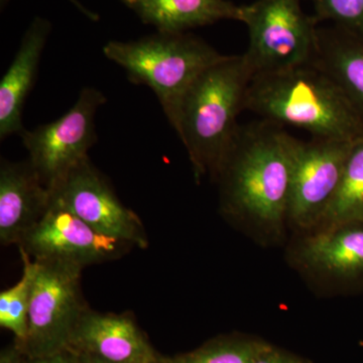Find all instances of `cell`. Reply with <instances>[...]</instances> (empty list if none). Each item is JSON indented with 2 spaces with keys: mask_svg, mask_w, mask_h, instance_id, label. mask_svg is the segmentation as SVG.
Returning a JSON list of instances; mask_svg holds the SVG:
<instances>
[{
  "mask_svg": "<svg viewBox=\"0 0 363 363\" xmlns=\"http://www.w3.org/2000/svg\"><path fill=\"white\" fill-rule=\"evenodd\" d=\"M214 182L224 220L262 247L285 242L291 160L279 124L238 125Z\"/></svg>",
  "mask_w": 363,
  "mask_h": 363,
  "instance_id": "1",
  "label": "cell"
},
{
  "mask_svg": "<svg viewBox=\"0 0 363 363\" xmlns=\"http://www.w3.org/2000/svg\"><path fill=\"white\" fill-rule=\"evenodd\" d=\"M252 77L243 55L225 56L203 72L166 114L187 150L196 183L215 181Z\"/></svg>",
  "mask_w": 363,
  "mask_h": 363,
  "instance_id": "2",
  "label": "cell"
},
{
  "mask_svg": "<svg viewBox=\"0 0 363 363\" xmlns=\"http://www.w3.org/2000/svg\"><path fill=\"white\" fill-rule=\"evenodd\" d=\"M243 108L314 138L347 142L363 138L362 117L335 81L313 63L253 76Z\"/></svg>",
  "mask_w": 363,
  "mask_h": 363,
  "instance_id": "3",
  "label": "cell"
},
{
  "mask_svg": "<svg viewBox=\"0 0 363 363\" xmlns=\"http://www.w3.org/2000/svg\"><path fill=\"white\" fill-rule=\"evenodd\" d=\"M104 54L124 69L131 83L154 91L164 114L203 72L225 58L187 33L157 32L130 42L111 40Z\"/></svg>",
  "mask_w": 363,
  "mask_h": 363,
  "instance_id": "4",
  "label": "cell"
},
{
  "mask_svg": "<svg viewBox=\"0 0 363 363\" xmlns=\"http://www.w3.org/2000/svg\"><path fill=\"white\" fill-rule=\"evenodd\" d=\"M35 262L28 333L23 343L16 344L28 358L69 350L74 330L88 308L81 290L83 267L58 260Z\"/></svg>",
  "mask_w": 363,
  "mask_h": 363,
  "instance_id": "5",
  "label": "cell"
},
{
  "mask_svg": "<svg viewBox=\"0 0 363 363\" xmlns=\"http://www.w3.org/2000/svg\"><path fill=\"white\" fill-rule=\"evenodd\" d=\"M285 259L319 296L359 292L363 290V221L293 234Z\"/></svg>",
  "mask_w": 363,
  "mask_h": 363,
  "instance_id": "6",
  "label": "cell"
},
{
  "mask_svg": "<svg viewBox=\"0 0 363 363\" xmlns=\"http://www.w3.org/2000/svg\"><path fill=\"white\" fill-rule=\"evenodd\" d=\"M241 23L250 35L243 56L253 76L311 63L316 55L317 21L305 14L300 0H257L242 6Z\"/></svg>",
  "mask_w": 363,
  "mask_h": 363,
  "instance_id": "7",
  "label": "cell"
},
{
  "mask_svg": "<svg viewBox=\"0 0 363 363\" xmlns=\"http://www.w3.org/2000/svg\"><path fill=\"white\" fill-rule=\"evenodd\" d=\"M353 143L321 138L306 142L286 133L291 160L288 228L293 234L313 230L323 218Z\"/></svg>",
  "mask_w": 363,
  "mask_h": 363,
  "instance_id": "8",
  "label": "cell"
},
{
  "mask_svg": "<svg viewBox=\"0 0 363 363\" xmlns=\"http://www.w3.org/2000/svg\"><path fill=\"white\" fill-rule=\"evenodd\" d=\"M105 102L101 91L83 88L77 102L63 116L20 135L28 161L50 191L89 157L88 150L97 140L95 116Z\"/></svg>",
  "mask_w": 363,
  "mask_h": 363,
  "instance_id": "9",
  "label": "cell"
},
{
  "mask_svg": "<svg viewBox=\"0 0 363 363\" xmlns=\"http://www.w3.org/2000/svg\"><path fill=\"white\" fill-rule=\"evenodd\" d=\"M52 199L98 233L118 238L135 247H149L142 219L117 197L106 177L89 157L72 169L51 190Z\"/></svg>",
  "mask_w": 363,
  "mask_h": 363,
  "instance_id": "10",
  "label": "cell"
},
{
  "mask_svg": "<svg viewBox=\"0 0 363 363\" xmlns=\"http://www.w3.org/2000/svg\"><path fill=\"white\" fill-rule=\"evenodd\" d=\"M133 245L98 233L52 199L51 206L18 248L33 260H58L83 267L121 259Z\"/></svg>",
  "mask_w": 363,
  "mask_h": 363,
  "instance_id": "11",
  "label": "cell"
},
{
  "mask_svg": "<svg viewBox=\"0 0 363 363\" xmlns=\"http://www.w3.org/2000/svg\"><path fill=\"white\" fill-rule=\"evenodd\" d=\"M69 350L111 363H159L161 358L133 318L89 307L79 320Z\"/></svg>",
  "mask_w": 363,
  "mask_h": 363,
  "instance_id": "12",
  "label": "cell"
},
{
  "mask_svg": "<svg viewBox=\"0 0 363 363\" xmlns=\"http://www.w3.org/2000/svg\"><path fill=\"white\" fill-rule=\"evenodd\" d=\"M52 194L26 160L0 162V242L20 245L51 206Z\"/></svg>",
  "mask_w": 363,
  "mask_h": 363,
  "instance_id": "13",
  "label": "cell"
},
{
  "mask_svg": "<svg viewBox=\"0 0 363 363\" xmlns=\"http://www.w3.org/2000/svg\"><path fill=\"white\" fill-rule=\"evenodd\" d=\"M52 25L44 18L32 21L11 66L0 81V138L21 135L26 128L23 111L26 98L37 80L40 61L51 33Z\"/></svg>",
  "mask_w": 363,
  "mask_h": 363,
  "instance_id": "14",
  "label": "cell"
},
{
  "mask_svg": "<svg viewBox=\"0 0 363 363\" xmlns=\"http://www.w3.org/2000/svg\"><path fill=\"white\" fill-rule=\"evenodd\" d=\"M157 32L186 33L222 20L241 21L242 6L229 0H121Z\"/></svg>",
  "mask_w": 363,
  "mask_h": 363,
  "instance_id": "15",
  "label": "cell"
},
{
  "mask_svg": "<svg viewBox=\"0 0 363 363\" xmlns=\"http://www.w3.org/2000/svg\"><path fill=\"white\" fill-rule=\"evenodd\" d=\"M311 63L335 81L363 121V35L337 26L318 28Z\"/></svg>",
  "mask_w": 363,
  "mask_h": 363,
  "instance_id": "16",
  "label": "cell"
},
{
  "mask_svg": "<svg viewBox=\"0 0 363 363\" xmlns=\"http://www.w3.org/2000/svg\"><path fill=\"white\" fill-rule=\"evenodd\" d=\"M363 221V138L351 147L337 191L316 228Z\"/></svg>",
  "mask_w": 363,
  "mask_h": 363,
  "instance_id": "17",
  "label": "cell"
},
{
  "mask_svg": "<svg viewBox=\"0 0 363 363\" xmlns=\"http://www.w3.org/2000/svg\"><path fill=\"white\" fill-rule=\"evenodd\" d=\"M20 253L23 276L16 285L0 293V326L13 333L16 344L23 343L28 333V306L37 269L35 260L23 250Z\"/></svg>",
  "mask_w": 363,
  "mask_h": 363,
  "instance_id": "18",
  "label": "cell"
},
{
  "mask_svg": "<svg viewBox=\"0 0 363 363\" xmlns=\"http://www.w3.org/2000/svg\"><path fill=\"white\" fill-rule=\"evenodd\" d=\"M262 341L229 338L173 359L175 363H252Z\"/></svg>",
  "mask_w": 363,
  "mask_h": 363,
  "instance_id": "19",
  "label": "cell"
},
{
  "mask_svg": "<svg viewBox=\"0 0 363 363\" xmlns=\"http://www.w3.org/2000/svg\"><path fill=\"white\" fill-rule=\"evenodd\" d=\"M315 20L328 21L347 32L363 35V0H312Z\"/></svg>",
  "mask_w": 363,
  "mask_h": 363,
  "instance_id": "20",
  "label": "cell"
},
{
  "mask_svg": "<svg viewBox=\"0 0 363 363\" xmlns=\"http://www.w3.org/2000/svg\"><path fill=\"white\" fill-rule=\"evenodd\" d=\"M252 363H307L304 360L274 347L266 342L260 343Z\"/></svg>",
  "mask_w": 363,
  "mask_h": 363,
  "instance_id": "21",
  "label": "cell"
},
{
  "mask_svg": "<svg viewBox=\"0 0 363 363\" xmlns=\"http://www.w3.org/2000/svg\"><path fill=\"white\" fill-rule=\"evenodd\" d=\"M26 363H83L81 357L73 351L67 350L48 357H26Z\"/></svg>",
  "mask_w": 363,
  "mask_h": 363,
  "instance_id": "22",
  "label": "cell"
},
{
  "mask_svg": "<svg viewBox=\"0 0 363 363\" xmlns=\"http://www.w3.org/2000/svg\"><path fill=\"white\" fill-rule=\"evenodd\" d=\"M9 1V0H0V2H1V6H6V2ZM69 1L71 2L72 4H73L74 6L76 7V9H78L79 11H81L86 18H89L90 21H99V16H98L97 13H93V11H91L90 9H88L87 7L83 6L81 2H79L78 0H69Z\"/></svg>",
  "mask_w": 363,
  "mask_h": 363,
  "instance_id": "23",
  "label": "cell"
},
{
  "mask_svg": "<svg viewBox=\"0 0 363 363\" xmlns=\"http://www.w3.org/2000/svg\"><path fill=\"white\" fill-rule=\"evenodd\" d=\"M79 357H81L83 363H111L100 359V358L89 357V355H79Z\"/></svg>",
  "mask_w": 363,
  "mask_h": 363,
  "instance_id": "24",
  "label": "cell"
},
{
  "mask_svg": "<svg viewBox=\"0 0 363 363\" xmlns=\"http://www.w3.org/2000/svg\"><path fill=\"white\" fill-rule=\"evenodd\" d=\"M159 363H175L173 362V359H162L160 360Z\"/></svg>",
  "mask_w": 363,
  "mask_h": 363,
  "instance_id": "25",
  "label": "cell"
}]
</instances>
